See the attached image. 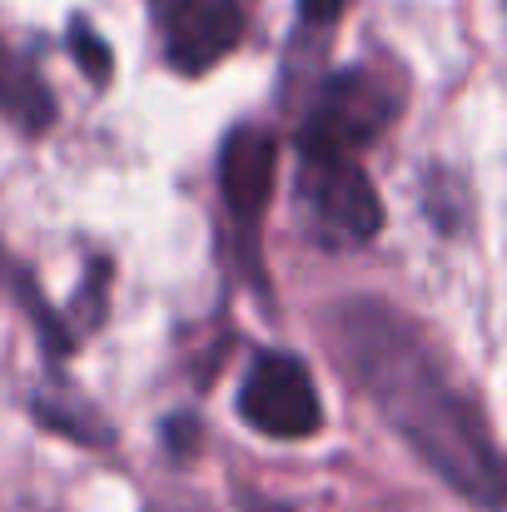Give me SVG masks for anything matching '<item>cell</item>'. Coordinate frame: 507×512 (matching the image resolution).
<instances>
[{"instance_id":"1","label":"cell","mask_w":507,"mask_h":512,"mask_svg":"<svg viewBox=\"0 0 507 512\" xmlns=\"http://www.w3.org/2000/svg\"><path fill=\"white\" fill-rule=\"evenodd\" d=\"M338 343H343V363L363 378L383 418L418 448V458L438 468L473 503L498 508L503 503L498 443L483 428L478 408L438 368L423 334L378 304H353L338 319Z\"/></svg>"},{"instance_id":"2","label":"cell","mask_w":507,"mask_h":512,"mask_svg":"<svg viewBox=\"0 0 507 512\" xmlns=\"http://www.w3.org/2000/svg\"><path fill=\"white\" fill-rule=\"evenodd\" d=\"M398 115V95L373 70H338L309 105V120L299 125L304 155H358L368 150Z\"/></svg>"},{"instance_id":"3","label":"cell","mask_w":507,"mask_h":512,"mask_svg":"<svg viewBox=\"0 0 507 512\" xmlns=\"http://www.w3.org/2000/svg\"><path fill=\"white\" fill-rule=\"evenodd\" d=\"M299 204H304L309 234L324 249L363 244L383 229V204L353 155H304Z\"/></svg>"},{"instance_id":"4","label":"cell","mask_w":507,"mask_h":512,"mask_svg":"<svg viewBox=\"0 0 507 512\" xmlns=\"http://www.w3.org/2000/svg\"><path fill=\"white\" fill-rule=\"evenodd\" d=\"M239 413L254 433L269 438H309L319 433L324 403L309 368L294 353H259L239 388Z\"/></svg>"},{"instance_id":"5","label":"cell","mask_w":507,"mask_h":512,"mask_svg":"<svg viewBox=\"0 0 507 512\" xmlns=\"http://www.w3.org/2000/svg\"><path fill=\"white\" fill-rule=\"evenodd\" d=\"M165 20V55L174 70L199 75L214 60H224L239 35H244V10L239 0H179L174 10L160 15Z\"/></svg>"},{"instance_id":"6","label":"cell","mask_w":507,"mask_h":512,"mask_svg":"<svg viewBox=\"0 0 507 512\" xmlns=\"http://www.w3.org/2000/svg\"><path fill=\"white\" fill-rule=\"evenodd\" d=\"M269 184H274V135L259 125H239L219 155V189L244 229H254V219L264 214Z\"/></svg>"},{"instance_id":"7","label":"cell","mask_w":507,"mask_h":512,"mask_svg":"<svg viewBox=\"0 0 507 512\" xmlns=\"http://www.w3.org/2000/svg\"><path fill=\"white\" fill-rule=\"evenodd\" d=\"M0 115L25 130V135H45L55 125V95L50 85L0 40Z\"/></svg>"},{"instance_id":"8","label":"cell","mask_w":507,"mask_h":512,"mask_svg":"<svg viewBox=\"0 0 507 512\" xmlns=\"http://www.w3.org/2000/svg\"><path fill=\"white\" fill-rule=\"evenodd\" d=\"M70 45H75V55L85 60L90 80H105V75H110V50L90 35V25H85V20H75V25H70Z\"/></svg>"},{"instance_id":"9","label":"cell","mask_w":507,"mask_h":512,"mask_svg":"<svg viewBox=\"0 0 507 512\" xmlns=\"http://www.w3.org/2000/svg\"><path fill=\"white\" fill-rule=\"evenodd\" d=\"M343 5L348 0H299V15H304V25H334Z\"/></svg>"},{"instance_id":"10","label":"cell","mask_w":507,"mask_h":512,"mask_svg":"<svg viewBox=\"0 0 507 512\" xmlns=\"http://www.w3.org/2000/svg\"><path fill=\"white\" fill-rule=\"evenodd\" d=\"M150 5H155V10H160V15H165V10H174V5H179V0H150Z\"/></svg>"}]
</instances>
